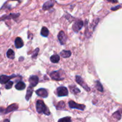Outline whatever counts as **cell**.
<instances>
[{
	"label": "cell",
	"mask_w": 122,
	"mask_h": 122,
	"mask_svg": "<svg viewBox=\"0 0 122 122\" xmlns=\"http://www.w3.org/2000/svg\"><path fill=\"white\" fill-rule=\"evenodd\" d=\"M57 95L58 97H65L67 96L69 94L67 88L64 86H60L57 89Z\"/></svg>",
	"instance_id": "obj_4"
},
{
	"label": "cell",
	"mask_w": 122,
	"mask_h": 122,
	"mask_svg": "<svg viewBox=\"0 0 122 122\" xmlns=\"http://www.w3.org/2000/svg\"><path fill=\"white\" fill-rule=\"evenodd\" d=\"M41 34L44 37H47L49 35V30L46 27H43L41 31Z\"/></svg>",
	"instance_id": "obj_18"
},
{
	"label": "cell",
	"mask_w": 122,
	"mask_h": 122,
	"mask_svg": "<svg viewBox=\"0 0 122 122\" xmlns=\"http://www.w3.org/2000/svg\"><path fill=\"white\" fill-rule=\"evenodd\" d=\"M7 56L10 59H14L15 54H14V52L13 51V50H11V49H9L7 52Z\"/></svg>",
	"instance_id": "obj_17"
},
{
	"label": "cell",
	"mask_w": 122,
	"mask_h": 122,
	"mask_svg": "<svg viewBox=\"0 0 122 122\" xmlns=\"http://www.w3.org/2000/svg\"><path fill=\"white\" fill-rule=\"evenodd\" d=\"M83 26V22L82 20H77L73 25V29L75 32H78Z\"/></svg>",
	"instance_id": "obj_6"
},
{
	"label": "cell",
	"mask_w": 122,
	"mask_h": 122,
	"mask_svg": "<svg viewBox=\"0 0 122 122\" xmlns=\"http://www.w3.org/2000/svg\"><path fill=\"white\" fill-rule=\"evenodd\" d=\"M24 45L23 41L20 37H17L15 39V46L17 48H20Z\"/></svg>",
	"instance_id": "obj_12"
},
{
	"label": "cell",
	"mask_w": 122,
	"mask_h": 122,
	"mask_svg": "<svg viewBox=\"0 0 122 122\" xmlns=\"http://www.w3.org/2000/svg\"><path fill=\"white\" fill-rule=\"evenodd\" d=\"M71 122V118L70 117H66L61 118L59 119L58 122Z\"/></svg>",
	"instance_id": "obj_23"
},
{
	"label": "cell",
	"mask_w": 122,
	"mask_h": 122,
	"mask_svg": "<svg viewBox=\"0 0 122 122\" xmlns=\"http://www.w3.org/2000/svg\"><path fill=\"white\" fill-rule=\"evenodd\" d=\"M36 110L38 113H44L45 115H50V112L48 108L45 106V103L42 100H38L36 102Z\"/></svg>",
	"instance_id": "obj_1"
},
{
	"label": "cell",
	"mask_w": 122,
	"mask_h": 122,
	"mask_svg": "<svg viewBox=\"0 0 122 122\" xmlns=\"http://www.w3.org/2000/svg\"><path fill=\"white\" fill-rule=\"evenodd\" d=\"M15 89H17V90H23L25 88H26V85L25 83H23V82H19L15 85Z\"/></svg>",
	"instance_id": "obj_14"
},
{
	"label": "cell",
	"mask_w": 122,
	"mask_h": 122,
	"mask_svg": "<svg viewBox=\"0 0 122 122\" xmlns=\"http://www.w3.org/2000/svg\"><path fill=\"white\" fill-rule=\"evenodd\" d=\"M39 48H36L33 54H32V58H36L37 56H38V52H39Z\"/></svg>",
	"instance_id": "obj_26"
},
{
	"label": "cell",
	"mask_w": 122,
	"mask_h": 122,
	"mask_svg": "<svg viewBox=\"0 0 122 122\" xmlns=\"http://www.w3.org/2000/svg\"><path fill=\"white\" fill-rule=\"evenodd\" d=\"M18 109V105L17 104H13L10 105V106H8L7 108L5 109V110L4 111L5 114H7V113H10V112H13L14 110H17Z\"/></svg>",
	"instance_id": "obj_11"
},
{
	"label": "cell",
	"mask_w": 122,
	"mask_h": 122,
	"mask_svg": "<svg viewBox=\"0 0 122 122\" xmlns=\"http://www.w3.org/2000/svg\"><path fill=\"white\" fill-rule=\"evenodd\" d=\"M60 56L58 55H53L50 58V60L53 63H57L60 61Z\"/></svg>",
	"instance_id": "obj_16"
},
{
	"label": "cell",
	"mask_w": 122,
	"mask_h": 122,
	"mask_svg": "<svg viewBox=\"0 0 122 122\" xmlns=\"http://www.w3.org/2000/svg\"><path fill=\"white\" fill-rule=\"evenodd\" d=\"M36 94L38 96L41 97L42 98H47L48 95V91H46V89H44V88H40V89L36 91Z\"/></svg>",
	"instance_id": "obj_8"
},
{
	"label": "cell",
	"mask_w": 122,
	"mask_h": 122,
	"mask_svg": "<svg viewBox=\"0 0 122 122\" xmlns=\"http://www.w3.org/2000/svg\"><path fill=\"white\" fill-rule=\"evenodd\" d=\"M69 106L70 108H76V109L80 110H84L85 108V105L77 104L73 101H69Z\"/></svg>",
	"instance_id": "obj_3"
},
{
	"label": "cell",
	"mask_w": 122,
	"mask_h": 122,
	"mask_svg": "<svg viewBox=\"0 0 122 122\" xmlns=\"http://www.w3.org/2000/svg\"><path fill=\"white\" fill-rule=\"evenodd\" d=\"M96 88L100 92H103V87H102L101 83L98 81H96Z\"/></svg>",
	"instance_id": "obj_22"
},
{
	"label": "cell",
	"mask_w": 122,
	"mask_h": 122,
	"mask_svg": "<svg viewBox=\"0 0 122 122\" xmlns=\"http://www.w3.org/2000/svg\"><path fill=\"white\" fill-rule=\"evenodd\" d=\"M65 107V103L63 101H60L57 104V106H56V108L58 110H63Z\"/></svg>",
	"instance_id": "obj_21"
},
{
	"label": "cell",
	"mask_w": 122,
	"mask_h": 122,
	"mask_svg": "<svg viewBox=\"0 0 122 122\" xmlns=\"http://www.w3.org/2000/svg\"><path fill=\"white\" fill-rule=\"evenodd\" d=\"M53 5H54V3L52 2V1H48V2H45V3L44 4V5H43V9L47 10L48 9V8L52 7Z\"/></svg>",
	"instance_id": "obj_20"
},
{
	"label": "cell",
	"mask_w": 122,
	"mask_h": 122,
	"mask_svg": "<svg viewBox=\"0 0 122 122\" xmlns=\"http://www.w3.org/2000/svg\"><path fill=\"white\" fill-rule=\"evenodd\" d=\"M3 122H10V121L9 120H8V119H6V120H5Z\"/></svg>",
	"instance_id": "obj_29"
},
{
	"label": "cell",
	"mask_w": 122,
	"mask_h": 122,
	"mask_svg": "<svg viewBox=\"0 0 122 122\" xmlns=\"http://www.w3.org/2000/svg\"><path fill=\"white\" fill-rule=\"evenodd\" d=\"M15 1H17V0H15Z\"/></svg>",
	"instance_id": "obj_30"
},
{
	"label": "cell",
	"mask_w": 122,
	"mask_h": 122,
	"mask_svg": "<svg viewBox=\"0 0 122 122\" xmlns=\"http://www.w3.org/2000/svg\"><path fill=\"white\" fill-rule=\"evenodd\" d=\"M71 52L70 51H66V50H63L60 52V56L63 58H69L71 56Z\"/></svg>",
	"instance_id": "obj_15"
},
{
	"label": "cell",
	"mask_w": 122,
	"mask_h": 122,
	"mask_svg": "<svg viewBox=\"0 0 122 122\" xmlns=\"http://www.w3.org/2000/svg\"><path fill=\"white\" fill-rule=\"evenodd\" d=\"M108 2H112V3H117L118 2V0H107Z\"/></svg>",
	"instance_id": "obj_27"
},
{
	"label": "cell",
	"mask_w": 122,
	"mask_h": 122,
	"mask_svg": "<svg viewBox=\"0 0 122 122\" xmlns=\"http://www.w3.org/2000/svg\"><path fill=\"white\" fill-rule=\"evenodd\" d=\"M32 93H33V87L30 86L28 88L27 90V92H26V101H29L30 100V98H31L32 95Z\"/></svg>",
	"instance_id": "obj_13"
},
{
	"label": "cell",
	"mask_w": 122,
	"mask_h": 122,
	"mask_svg": "<svg viewBox=\"0 0 122 122\" xmlns=\"http://www.w3.org/2000/svg\"><path fill=\"white\" fill-rule=\"evenodd\" d=\"M13 82H11V81H9L8 82H7L5 85V88L7 89H11L13 86Z\"/></svg>",
	"instance_id": "obj_25"
},
{
	"label": "cell",
	"mask_w": 122,
	"mask_h": 122,
	"mask_svg": "<svg viewBox=\"0 0 122 122\" xmlns=\"http://www.w3.org/2000/svg\"><path fill=\"white\" fill-rule=\"evenodd\" d=\"M120 5H118V6H117L116 7H114V8H112V10H116L117 9V8H120Z\"/></svg>",
	"instance_id": "obj_28"
},
{
	"label": "cell",
	"mask_w": 122,
	"mask_h": 122,
	"mask_svg": "<svg viewBox=\"0 0 122 122\" xmlns=\"http://www.w3.org/2000/svg\"><path fill=\"white\" fill-rule=\"evenodd\" d=\"M15 76V75H12V76H6V75H1V77H0L1 83H2V84H3V83H7V82H9V81L11 79L13 78V77H14Z\"/></svg>",
	"instance_id": "obj_10"
},
{
	"label": "cell",
	"mask_w": 122,
	"mask_h": 122,
	"mask_svg": "<svg viewBox=\"0 0 122 122\" xmlns=\"http://www.w3.org/2000/svg\"><path fill=\"white\" fill-rule=\"evenodd\" d=\"M29 82L30 86L32 87H35L39 82V78L37 76L32 75L30 76L29 78Z\"/></svg>",
	"instance_id": "obj_5"
},
{
	"label": "cell",
	"mask_w": 122,
	"mask_h": 122,
	"mask_svg": "<svg viewBox=\"0 0 122 122\" xmlns=\"http://www.w3.org/2000/svg\"><path fill=\"white\" fill-rule=\"evenodd\" d=\"M113 116V117H114L117 120H120L121 119V114H120V113L119 112H116V113H114Z\"/></svg>",
	"instance_id": "obj_24"
},
{
	"label": "cell",
	"mask_w": 122,
	"mask_h": 122,
	"mask_svg": "<svg viewBox=\"0 0 122 122\" xmlns=\"http://www.w3.org/2000/svg\"><path fill=\"white\" fill-rule=\"evenodd\" d=\"M69 88H70V91H71V92L72 93V94H75V95L78 94V93H79L80 92H81L79 89H78V88H77V87L75 86H70Z\"/></svg>",
	"instance_id": "obj_19"
},
{
	"label": "cell",
	"mask_w": 122,
	"mask_h": 122,
	"mask_svg": "<svg viewBox=\"0 0 122 122\" xmlns=\"http://www.w3.org/2000/svg\"><path fill=\"white\" fill-rule=\"evenodd\" d=\"M50 76L52 79L55 80V81H61V80L64 79V77H61L60 71H55L52 72L50 74Z\"/></svg>",
	"instance_id": "obj_9"
},
{
	"label": "cell",
	"mask_w": 122,
	"mask_h": 122,
	"mask_svg": "<svg viewBox=\"0 0 122 122\" xmlns=\"http://www.w3.org/2000/svg\"><path fill=\"white\" fill-rule=\"evenodd\" d=\"M58 39L61 45H64L66 44L67 41V36L63 31H60L59 32L58 35Z\"/></svg>",
	"instance_id": "obj_7"
},
{
	"label": "cell",
	"mask_w": 122,
	"mask_h": 122,
	"mask_svg": "<svg viewBox=\"0 0 122 122\" xmlns=\"http://www.w3.org/2000/svg\"><path fill=\"white\" fill-rule=\"evenodd\" d=\"M75 79H76V82H77L78 84H79L80 85H81V86L85 89V90L86 91L88 92H89V91H90V88L88 87V86L87 85L86 83L83 81V79H82L81 76H76V77H75Z\"/></svg>",
	"instance_id": "obj_2"
}]
</instances>
